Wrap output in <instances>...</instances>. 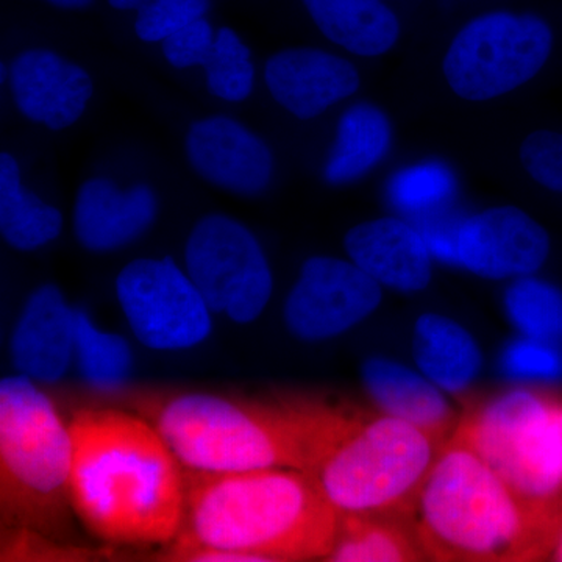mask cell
Listing matches in <instances>:
<instances>
[{
    "mask_svg": "<svg viewBox=\"0 0 562 562\" xmlns=\"http://www.w3.org/2000/svg\"><path fill=\"white\" fill-rule=\"evenodd\" d=\"M69 427L70 506L85 527L114 543L179 538L187 484L180 461L157 428L116 409H83Z\"/></svg>",
    "mask_w": 562,
    "mask_h": 562,
    "instance_id": "cell-1",
    "label": "cell"
},
{
    "mask_svg": "<svg viewBox=\"0 0 562 562\" xmlns=\"http://www.w3.org/2000/svg\"><path fill=\"white\" fill-rule=\"evenodd\" d=\"M436 561H535L552 552L562 508L522 497L458 439L442 447L408 512Z\"/></svg>",
    "mask_w": 562,
    "mask_h": 562,
    "instance_id": "cell-2",
    "label": "cell"
},
{
    "mask_svg": "<svg viewBox=\"0 0 562 562\" xmlns=\"http://www.w3.org/2000/svg\"><path fill=\"white\" fill-rule=\"evenodd\" d=\"M338 527L339 514L297 469L195 473L177 547L231 550L258 562L325 560Z\"/></svg>",
    "mask_w": 562,
    "mask_h": 562,
    "instance_id": "cell-3",
    "label": "cell"
},
{
    "mask_svg": "<svg viewBox=\"0 0 562 562\" xmlns=\"http://www.w3.org/2000/svg\"><path fill=\"white\" fill-rule=\"evenodd\" d=\"M328 405L238 401L184 392L146 406L183 468L195 473H239L262 469L305 472L313 460Z\"/></svg>",
    "mask_w": 562,
    "mask_h": 562,
    "instance_id": "cell-4",
    "label": "cell"
},
{
    "mask_svg": "<svg viewBox=\"0 0 562 562\" xmlns=\"http://www.w3.org/2000/svg\"><path fill=\"white\" fill-rule=\"evenodd\" d=\"M446 439L390 414L331 405L305 473L347 516H406Z\"/></svg>",
    "mask_w": 562,
    "mask_h": 562,
    "instance_id": "cell-5",
    "label": "cell"
},
{
    "mask_svg": "<svg viewBox=\"0 0 562 562\" xmlns=\"http://www.w3.org/2000/svg\"><path fill=\"white\" fill-rule=\"evenodd\" d=\"M74 441L54 402L29 376L0 382V502L3 524L54 527L70 503Z\"/></svg>",
    "mask_w": 562,
    "mask_h": 562,
    "instance_id": "cell-6",
    "label": "cell"
},
{
    "mask_svg": "<svg viewBox=\"0 0 562 562\" xmlns=\"http://www.w3.org/2000/svg\"><path fill=\"white\" fill-rule=\"evenodd\" d=\"M514 491L562 508V398L517 386L473 408L454 432Z\"/></svg>",
    "mask_w": 562,
    "mask_h": 562,
    "instance_id": "cell-7",
    "label": "cell"
},
{
    "mask_svg": "<svg viewBox=\"0 0 562 562\" xmlns=\"http://www.w3.org/2000/svg\"><path fill=\"white\" fill-rule=\"evenodd\" d=\"M552 43V31L539 18L486 14L458 33L443 74L465 101H490L532 79L546 65Z\"/></svg>",
    "mask_w": 562,
    "mask_h": 562,
    "instance_id": "cell-8",
    "label": "cell"
},
{
    "mask_svg": "<svg viewBox=\"0 0 562 562\" xmlns=\"http://www.w3.org/2000/svg\"><path fill=\"white\" fill-rule=\"evenodd\" d=\"M184 262L211 313L250 324L271 301L273 280L265 251L249 228L232 217L210 214L199 221Z\"/></svg>",
    "mask_w": 562,
    "mask_h": 562,
    "instance_id": "cell-9",
    "label": "cell"
},
{
    "mask_svg": "<svg viewBox=\"0 0 562 562\" xmlns=\"http://www.w3.org/2000/svg\"><path fill=\"white\" fill-rule=\"evenodd\" d=\"M116 294L128 327L147 349H191L213 328L201 291L171 257L128 262L117 276Z\"/></svg>",
    "mask_w": 562,
    "mask_h": 562,
    "instance_id": "cell-10",
    "label": "cell"
},
{
    "mask_svg": "<svg viewBox=\"0 0 562 562\" xmlns=\"http://www.w3.org/2000/svg\"><path fill=\"white\" fill-rule=\"evenodd\" d=\"M382 288L355 262L313 257L284 302L288 330L305 342L336 338L357 327L382 303Z\"/></svg>",
    "mask_w": 562,
    "mask_h": 562,
    "instance_id": "cell-11",
    "label": "cell"
},
{
    "mask_svg": "<svg viewBox=\"0 0 562 562\" xmlns=\"http://www.w3.org/2000/svg\"><path fill=\"white\" fill-rule=\"evenodd\" d=\"M549 251L546 228L514 206L468 217L458 233V265L484 279L531 276L546 262Z\"/></svg>",
    "mask_w": 562,
    "mask_h": 562,
    "instance_id": "cell-12",
    "label": "cell"
},
{
    "mask_svg": "<svg viewBox=\"0 0 562 562\" xmlns=\"http://www.w3.org/2000/svg\"><path fill=\"white\" fill-rule=\"evenodd\" d=\"M187 150L195 172L224 190L255 195L271 181V150L265 140L231 117L194 122Z\"/></svg>",
    "mask_w": 562,
    "mask_h": 562,
    "instance_id": "cell-13",
    "label": "cell"
},
{
    "mask_svg": "<svg viewBox=\"0 0 562 562\" xmlns=\"http://www.w3.org/2000/svg\"><path fill=\"white\" fill-rule=\"evenodd\" d=\"M74 313L55 284L32 292L18 317L10 355L21 375L35 382H60L76 353Z\"/></svg>",
    "mask_w": 562,
    "mask_h": 562,
    "instance_id": "cell-14",
    "label": "cell"
},
{
    "mask_svg": "<svg viewBox=\"0 0 562 562\" xmlns=\"http://www.w3.org/2000/svg\"><path fill=\"white\" fill-rule=\"evenodd\" d=\"M10 74L18 109L50 131H63L79 120L94 92L87 70L49 50L24 52Z\"/></svg>",
    "mask_w": 562,
    "mask_h": 562,
    "instance_id": "cell-15",
    "label": "cell"
},
{
    "mask_svg": "<svg viewBox=\"0 0 562 562\" xmlns=\"http://www.w3.org/2000/svg\"><path fill=\"white\" fill-rule=\"evenodd\" d=\"M266 85L272 98L299 120H313L360 87L350 61L316 49H288L269 58Z\"/></svg>",
    "mask_w": 562,
    "mask_h": 562,
    "instance_id": "cell-16",
    "label": "cell"
},
{
    "mask_svg": "<svg viewBox=\"0 0 562 562\" xmlns=\"http://www.w3.org/2000/svg\"><path fill=\"white\" fill-rule=\"evenodd\" d=\"M351 261L384 286L425 290L431 280V251L419 231L395 217L364 222L344 239Z\"/></svg>",
    "mask_w": 562,
    "mask_h": 562,
    "instance_id": "cell-17",
    "label": "cell"
},
{
    "mask_svg": "<svg viewBox=\"0 0 562 562\" xmlns=\"http://www.w3.org/2000/svg\"><path fill=\"white\" fill-rule=\"evenodd\" d=\"M157 198L139 184L122 192L110 180L83 183L77 195L74 228L85 249L110 251L127 246L154 224Z\"/></svg>",
    "mask_w": 562,
    "mask_h": 562,
    "instance_id": "cell-18",
    "label": "cell"
},
{
    "mask_svg": "<svg viewBox=\"0 0 562 562\" xmlns=\"http://www.w3.org/2000/svg\"><path fill=\"white\" fill-rule=\"evenodd\" d=\"M362 384L380 412L446 439L453 409L441 387L422 372L390 358H369L361 369Z\"/></svg>",
    "mask_w": 562,
    "mask_h": 562,
    "instance_id": "cell-19",
    "label": "cell"
},
{
    "mask_svg": "<svg viewBox=\"0 0 562 562\" xmlns=\"http://www.w3.org/2000/svg\"><path fill=\"white\" fill-rule=\"evenodd\" d=\"M414 360L419 371L449 394H462L483 368L479 342L450 317L428 313L414 325Z\"/></svg>",
    "mask_w": 562,
    "mask_h": 562,
    "instance_id": "cell-20",
    "label": "cell"
},
{
    "mask_svg": "<svg viewBox=\"0 0 562 562\" xmlns=\"http://www.w3.org/2000/svg\"><path fill=\"white\" fill-rule=\"evenodd\" d=\"M319 31L353 54H384L398 38L397 16L382 0H303Z\"/></svg>",
    "mask_w": 562,
    "mask_h": 562,
    "instance_id": "cell-21",
    "label": "cell"
},
{
    "mask_svg": "<svg viewBox=\"0 0 562 562\" xmlns=\"http://www.w3.org/2000/svg\"><path fill=\"white\" fill-rule=\"evenodd\" d=\"M395 514L339 517L338 532L325 560L333 562H406L424 560L412 524Z\"/></svg>",
    "mask_w": 562,
    "mask_h": 562,
    "instance_id": "cell-22",
    "label": "cell"
},
{
    "mask_svg": "<svg viewBox=\"0 0 562 562\" xmlns=\"http://www.w3.org/2000/svg\"><path fill=\"white\" fill-rule=\"evenodd\" d=\"M63 216L38 195L25 190L16 160L0 155V232L14 249L31 251L60 236Z\"/></svg>",
    "mask_w": 562,
    "mask_h": 562,
    "instance_id": "cell-23",
    "label": "cell"
},
{
    "mask_svg": "<svg viewBox=\"0 0 562 562\" xmlns=\"http://www.w3.org/2000/svg\"><path fill=\"white\" fill-rule=\"evenodd\" d=\"M386 116L369 103H358L342 114L325 177L333 184L349 183L375 165L390 147Z\"/></svg>",
    "mask_w": 562,
    "mask_h": 562,
    "instance_id": "cell-24",
    "label": "cell"
},
{
    "mask_svg": "<svg viewBox=\"0 0 562 562\" xmlns=\"http://www.w3.org/2000/svg\"><path fill=\"white\" fill-rule=\"evenodd\" d=\"M77 366L94 390L113 392L127 382L133 368L131 346L120 335L103 331L83 310L74 313Z\"/></svg>",
    "mask_w": 562,
    "mask_h": 562,
    "instance_id": "cell-25",
    "label": "cell"
},
{
    "mask_svg": "<svg viewBox=\"0 0 562 562\" xmlns=\"http://www.w3.org/2000/svg\"><path fill=\"white\" fill-rule=\"evenodd\" d=\"M508 319L520 335L562 344V291L547 281L525 276L505 294Z\"/></svg>",
    "mask_w": 562,
    "mask_h": 562,
    "instance_id": "cell-26",
    "label": "cell"
},
{
    "mask_svg": "<svg viewBox=\"0 0 562 562\" xmlns=\"http://www.w3.org/2000/svg\"><path fill=\"white\" fill-rule=\"evenodd\" d=\"M202 66L211 94L231 102L249 98L255 77L250 50L232 29H221Z\"/></svg>",
    "mask_w": 562,
    "mask_h": 562,
    "instance_id": "cell-27",
    "label": "cell"
},
{
    "mask_svg": "<svg viewBox=\"0 0 562 562\" xmlns=\"http://www.w3.org/2000/svg\"><path fill=\"white\" fill-rule=\"evenodd\" d=\"M501 364L503 373L517 382L552 383L562 380L560 344L522 336L506 346Z\"/></svg>",
    "mask_w": 562,
    "mask_h": 562,
    "instance_id": "cell-28",
    "label": "cell"
},
{
    "mask_svg": "<svg viewBox=\"0 0 562 562\" xmlns=\"http://www.w3.org/2000/svg\"><path fill=\"white\" fill-rule=\"evenodd\" d=\"M454 191L449 169L441 165H424L406 169L391 184V199L405 211H425L441 205Z\"/></svg>",
    "mask_w": 562,
    "mask_h": 562,
    "instance_id": "cell-29",
    "label": "cell"
},
{
    "mask_svg": "<svg viewBox=\"0 0 562 562\" xmlns=\"http://www.w3.org/2000/svg\"><path fill=\"white\" fill-rule=\"evenodd\" d=\"M209 9L210 0H144L135 22L136 35L146 43L165 41L201 20Z\"/></svg>",
    "mask_w": 562,
    "mask_h": 562,
    "instance_id": "cell-30",
    "label": "cell"
},
{
    "mask_svg": "<svg viewBox=\"0 0 562 562\" xmlns=\"http://www.w3.org/2000/svg\"><path fill=\"white\" fill-rule=\"evenodd\" d=\"M520 160L539 184L562 192V133H531L520 147Z\"/></svg>",
    "mask_w": 562,
    "mask_h": 562,
    "instance_id": "cell-31",
    "label": "cell"
},
{
    "mask_svg": "<svg viewBox=\"0 0 562 562\" xmlns=\"http://www.w3.org/2000/svg\"><path fill=\"white\" fill-rule=\"evenodd\" d=\"M214 33L209 22L194 21L162 41V54L173 68L202 66L203 58L214 46Z\"/></svg>",
    "mask_w": 562,
    "mask_h": 562,
    "instance_id": "cell-32",
    "label": "cell"
},
{
    "mask_svg": "<svg viewBox=\"0 0 562 562\" xmlns=\"http://www.w3.org/2000/svg\"><path fill=\"white\" fill-rule=\"evenodd\" d=\"M461 222L431 220L422 224L419 233L431 255L439 260L458 265V233H460Z\"/></svg>",
    "mask_w": 562,
    "mask_h": 562,
    "instance_id": "cell-33",
    "label": "cell"
},
{
    "mask_svg": "<svg viewBox=\"0 0 562 562\" xmlns=\"http://www.w3.org/2000/svg\"><path fill=\"white\" fill-rule=\"evenodd\" d=\"M52 5L66 10H81L90 7L94 0H47Z\"/></svg>",
    "mask_w": 562,
    "mask_h": 562,
    "instance_id": "cell-34",
    "label": "cell"
},
{
    "mask_svg": "<svg viewBox=\"0 0 562 562\" xmlns=\"http://www.w3.org/2000/svg\"><path fill=\"white\" fill-rule=\"evenodd\" d=\"M110 5L116 10H136L140 9L144 0H109Z\"/></svg>",
    "mask_w": 562,
    "mask_h": 562,
    "instance_id": "cell-35",
    "label": "cell"
},
{
    "mask_svg": "<svg viewBox=\"0 0 562 562\" xmlns=\"http://www.w3.org/2000/svg\"><path fill=\"white\" fill-rule=\"evenodd\" d=\"M553 557L557 561H562V532L560 538H558L557 546L553 549Z\"/></svg>",
    "mask_w": 562,
    "mask_h": 562,
    "instance_id": "cell-36",
    "label": "cell"
},
{
    "mask_svg": "<svg viewBox=\"0 0 562 562\" xmlns=\"http://www.w3.org/2000/svg\"><path fill=\"white\" fill-rule=\"evenodd\" d=\"M0 69H2V81H5V77H7V74H5V70H7L5 65H2V68H0Z\"/></svg>",
    "mask_w": 562,
    "mask_h": 562,
    "instance_id": "cell-37",
    "label": "cell"
}]
</instances>
